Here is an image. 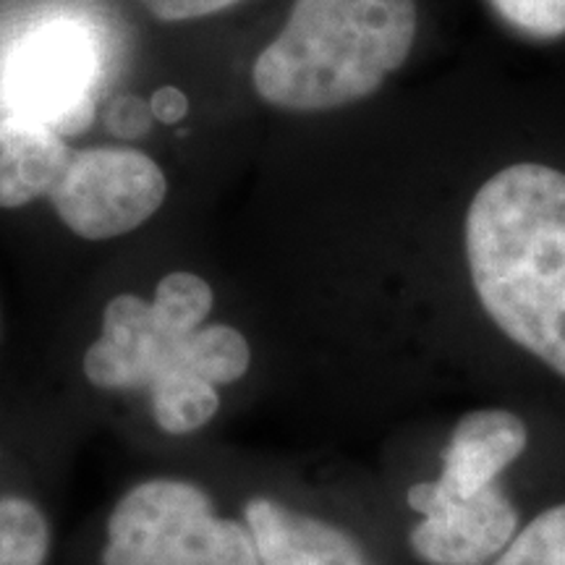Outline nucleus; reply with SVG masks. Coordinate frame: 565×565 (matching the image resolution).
<instances>
[{"instance_id":"obj_6","label":"nucleus","mask_w":565,"mask_h":565,"mask_svg":"<svg viewBox=\"0 0 565 565\" xmlns=\"http://www.w3.org/2000/svg\"><path fill=\"white\" fill-rule=\"evenodd\" d=\"M166 194V175L147 154L87 150L74 152L47 200L76 236L103 242L150 221Z\"/></svg>"},{"instance_id":"obj_12","label":"nucleus","mask_w":565,"mask_h":565,"mask_svg":"<svg viewBox=\"0 0 565 565\" xmlns=\"http://www.w3.org/2000/svg\"><path fill=\"white\" fill-rule=\"evenodd\" d=\"M212 309V288L194 273H171L154 291L152 315L171 330H196Z\"/></svg>"},{"instance_id":"obj_16","label":"nucleus","mask_w":565,"mask_h":565,"mask_svg":"<svg viewBox=\"0 0 565 565\" xmlns=\"http://www.w3.org/2000/svg\"><path fill=\"white\" fill-rule=\"evenodd\" d=\"M139 3L160 21H189L210 17L242 0H139Z\"/></svg>"},{"instance_id":"obj_4","label":"nucleus","mask_w":565,"mask_h":565,"mask_svg":"<svg viewBox=\"0 0 565 565\" xmlns=\"http://www.w3.org/2000/svg\"><path fill=\"white\" fill-rule=\"evenodd\" d=\"M103 565H263L244 524L217 519L200 487L152 479L121 498Z\"/></svg>"},{"instance_id":"obj_2","label":"nucleus","mask_w":565,"mask_h":565,"mask_svg":"<svg viewBox=\"0 0 565 565\" xmlns=\"http://www.w3.org/2000/svg\"><path fill=\"white\" fill-rule=\"evenodd\" d=\"M414 40V0H296L254 63L252 84L280 110L345 108L383 87Z\"/></svg>"},{"instance_id":"obj_15","label":"nucleus","mask_w":565,"mask_h":565,"mask_svg":"<svg viewBox=\"0 0 565 565\" xmlns=\"http://www.w3.org/2000/svg\"><path fill=\"white\" fill-rule=\"evenodd\" d=\"M152 121L154 116L150 103H145L141 97L134 95L118 97V100L110 103V108L105 110V126H108V131L118 139H141L152 129Z\"/></svg>"},{"instance_id":"obj_1","label":"nucleus","mask_w":565,"mask_h":565,"mask_svg":"<svg viewBox=\"0 0 565 565\" xmlns=\"http://www.w3.org/2000/svg\"><path fill=\"white\" fill-rule=\"evenodd\" d=\"M466 259L492 322L565 377V173L515 162L482 183Z\"/></svg>"},{"instance_id":"obj_8","label":"nucleus","mask_w":565,"mask_h":565,"mask_svg":"<svg viewBox=\"0 0 565 565\" xmlns=\"http://www.w3.org/2000/svg\"><path fill=\"white\" fill-rule=\"evenodd\" d=\"M246 529L263 565H372L343 529L288 511L273 500L246 503Z\"/></svg>"},{"instance_id":"obj_5","label":"nucleus","mask_w":565,"mask_h":565,"mask_svg":"<svg viewBox=\"0 0 565 565\" xmlns=\"http://www.w3.org/2000/svg\"><path fill=\"white\" fill-rule=\"evenodd\" d=\"M97 51L79 24L53 21L26 34L3 74V97L13 118L76 137L95 121Z\"/></svg>"},{"instance_id":"obj_14","label":"nucleus","mask_w":565,"mask_h":565,"mask_svg":"<svg viewBox=\"0 0 565 565\" xmlns=\"http://www.w3.org/2000/svg\"><path fill=\"white\" fill-rule=\"evenodd\" d=\"M500 17L534 38L565 34V0H490Z\"/></svg>"},{"instance_id":"obj_7","label":"nucleus","mask_w":565,"mask_h":565,"mask_svg":"<svg viewBox=\"0 0 565 565\" xmlns=\"http://www.w3.org/2000/svg\"><path fill=\"white\" fill-rule=\"evenodd\" d=\"M408 505L424 515L408 540L427 565H492L519 526V513L498 484L461 498L422 482L408 490Z\"/></svg>"},{"instance_id":"obj_3","label":"nucleus","mask_w":565,"mask_h":565,"mask_svg":"<svg viewBox=\"0 0 565 565\" xmlns=\"http://www.w3.org/2000/svg\"><path fill=\"white\" fill-rule=\"evenodd\" d=\"M249 362V343L236 328L181 333L158 322L152 303L121 294L105 307L103 335L84 353V374L97 387H150L160 427L186 435L215 416V385L236 383Z\"/></svg>"},{"instance_id":"obj_9","label":"nucleus","mask_w":565,"mask_h":565,"mask_svg":"<svg viewBox=\"0 0 565 565\" xmlns=\"http://www.w3.org/2000/svg\"><path fill=\"white\" fill-rule=\"evenodd\" d=\"M526 448V424L503 408L466 414L456 424L443 450V475L437 484L445 492L469 498L508 469Z\"/></svg>"},{"instance_id":"obj_11","label":"nucleus","mask_w":565,"mask_h":565,"mask_svg":"<svg viewBox=\"0 0 565 565\" xmlns=\"http://www.w3.org/2000/svg\"><path fill=\"white\" fill-rule=\"evenodd\" d=\"M51 529L42 511L24 498L0 500V565H42Z\"/></svg>"},{"instance_id":"obj_10","label":"nucleus","mask_w":565,"mask_h":565,"mask_svg":"<svg viewBox=\"0 0 565 565\" xmlns=\"http://www.w3.org/2000/svg\"><path fill=\"white\" fill-rule=\"evenodd\" d=\"M71 152L47 126L3 118L0 121V207H24L47 196L68 168Z\"/></svg>"},{"instance_id":"obj_17","label":"nucleus","mask_w":565,"mask_h":565,"mask_svg":"<svg viewBox=\"0 0 565 565\" xmlns=\"http://www.w3.org/2000/svg\"><path fill=\"white\" fill-rule=\"evenodd\" d=\"M150 108L154 121L160 124H179L186 118L189 113V100L181 89L175 87H160L154 89V95L150 97Z\"/></svg>"},{"instance_id":"obj_13","label":"nucleus","mask_w":565,"mask_h":565,"mask_svg":"<svg viewBox=\"0 0 565 565\" xmlns=\"http://www.w3.org/2000/svg\"><path fill=\"white\" fill-rule=\"evenodd\" d=\"M492 565H565V505L536 515Z\"/></svg>"}]
</instances>
